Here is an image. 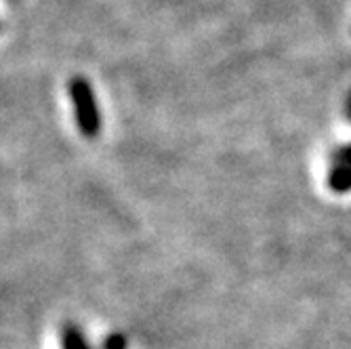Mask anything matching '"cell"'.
I'll list each match as a JSON object with an SVG mask.
<instances>
[{"instance_id":"cell-1","label":"cell","mask_w":351,"mask_h":349,"mask_svg":"<svg viewBox=\"0 0 351 349\" xmlns=\"http://www.w3.org/2000/svg\"><path fill=\"white\" fill-rule=\"evenodd\" d=\"M70 95H72L76 120H78V126L82 129V133L86 137H97L99 129H101V116H99V106L95 101L90 84L84 78L76 76V78H72Z\"/></svg>"},{"instance_id":"cell-2","label":"cell","mask_w":351,"mask_h":349,"mask_svg":"<svg viewBox=\"0 0 351 349\" xmlns=\"http://www.w3.org/2000/svg\"><path fill=\"white\" fill-rule=\"evenodd\" d=\"M63 349H90V347L76 328L68 326L63 330Z\"/></svg>"},{"instance_id":"cell-3","label":"cell","mask_w":351,"mask_h":349,"mask_svg":"<svg viewBox=\"0 0 351 349\" xmlns=\"http://www.w3.org/2000/svg\"><path fill=\"white\" fill-rule=\"evenodd\" d=\"M106 347H108V349H124V347H126V341H124V337L114 335V337H110V339H108Z\"/></svg>"}]
</instances>
